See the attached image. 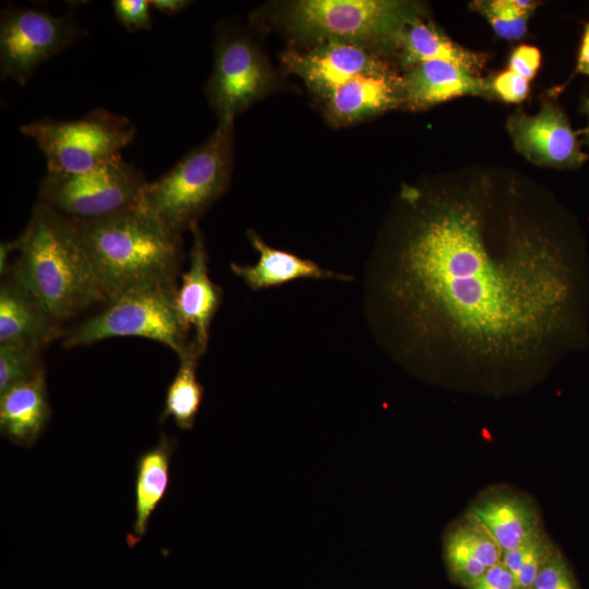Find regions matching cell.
<instances>
[{
	"label": "cell",
	"instance_id": "f546056e",
	"mask_svg": "<svg viewBox=\"0 0 589 589\" xmlns=\"http://www.w3.org/2000/svg\"><path fill=\"white\" fill-rule=\"evenodd\" d=\"M541 61L538 48L521 45L514 50L509 60V70L514 71L525 80H531L537 73Z\"/></svg>",
	"mask_w": 589,
	"mask_h": 589
},
{
	"label": "cell",
	"instance_id": "836d02e7",
	"mask_svg": "<svg viewBox=\"0 0 589 589\" xmlns=\"http://www.w3.org/2000/svg\"><path fill=\"white\" fill-rule=\"evenodd\" d=\"M577 70L582 74L589 75V23L585 26L577 60Z\"/></svg>",
	"mask_w": 589,
	"mask_h": 589
},
{
	"label": "cell",
	"instance_id": "d6986e66",
	"mask_svg": "<svg viewBox=\"0 0 589 589\" xmlns=\"http://www.w3.org/2000/svg\"><path fill=\"white\" fill-rule=\"evenodd\" d=\"M50 416L46 372L0 395V432L15 445L33 446Z\"/></svg>",
	"mask_w": 589,
	"mask_h": 589
},
{
	"label": "cell",
	"instance_id": "52a82bcc",
	"mask_svg": "<svg viewBox=\"0 0 589 589\" xmlns=\"http://www.w3.org/2000/svg\"><path fill=\"white\" fill-rule=\"evenodd\" d=\"M177 286L132 292L107 301L99 313L76 325L64 337L65 347L87 346L112 337L158 341L178 356L190 339L175 304Z\"/></svg>",
	"mask_w": 589,
	"mask_h": 589
},
{
	"label": "cell",
	"instance_id": "cb8c5ba5",
	"mask_svg": "<svg viewBox=\"0 0 589 589\" xmlns=\"http://www.w3.org/2000/svg\"><path fill=\"white\" fill-rule=\"evenodd\" d=\"M555 549L545 532L541 531L519 546L504 552L502 562L515 576L519 589H530Z\"/></svg>",
	"mask_w": 589,
	"mask_h": 589
},
{
	"label": "cell",
	"instance_id": "8fae6325",
	"mask_svg": "<svg viewBox=\"0 0 589 589\" xmlns=\"http://www.w3.org/2000/svg\"><path fill=\"white\" fill-rule=\"evenodd\" d=\"M281 62L286 71L299 76L318 99L356 76L392 72L381 52L338 40L289 48L281 55Z\"/></svg>",
	"mask_w": 589,
	"mask_h": 589
},
{
	"label": "cell",
	"instance_id": "3957f363",
	"mask_svg": "<svg viewBox=\"0 0 589 589\" xmlns=\"http://www.w3.org/2000/svg\"><path fill=\"white\" fill-rule=\"evenodd\" d=\"M17 242L9 275L58 321L107 302L76 221L37 203Z\"/></svg>",
	"mask_w": 589,
	"mask_h": 589
},
{
	"label": "cell",
	"instance_id": "4dcf8cb0",
	"mask_svg": "<svg viewBox=\"0 0 589 589\" xmlns=\"http://www.w3.org/2000/svg\"><path fill=\"white\" fill-rule=\"evenodd\" d=\"M469 589H519L512 572L501 561L489 568Z\"/></svg>",
	"mask_w": 589,
	"mask_h": 589
},
{
	"label": "cell",
	"instance_id": "4fadbf2b",
	"mask_svg": "<svg viewBox=\"0 0 589 589\" xmlns=\"http://www.w3.org/2000/svg\"><path fill=\"white\" fill-rule=\"evenodd\" d=\"M508 129L517 148L532 161L577 167L587 159L567 118L553 104H545L536 116L515 115Z\"/></svg>",
	"mask_w": 589,
	"mask_h": 589
},
{
	"label": "cell",
	"instance_id": "9c48e42d",
	"mask_svg": "<svg viewBox=\"0 0 589 589\" xmlns=\"http://www.w3.org/2000/svg\"><path fill=\"white\" fill-rule=\"evenodd\" d=\"M275 73L257 45L245 34L225 31L214 48L206 96L218 122L235 118L275 86Z\"/></svg>",
	"mask_w": 589,
	"mask_h": 589
},
{
	"label": "cell",
	"instance_id": "1f68e13d",
	"mask_svg": "<svg viewBox=\"0 0 589 589\" xmlns=\"http://www.w3.org/2000/svg\"><path fill=\"white\" fill-rule=\"evenodd\" d=\"M19 242L15 240H7L1 242L0 245V273L2 276H7L11 272V265L9 259L14 251H17Z\"/></svg>",
	"mask_w": 589,
	"mask_h": 589
},
{
	"label": "cell",
	"instance_id": "7a4b0ae2",
	"mask_svg": "<svg viewBox=\"0 0 589 589\" xmlns=\"http://www.w3.org/2000/svg\"><path fill=\"white\" fill-rule=\"evenodd\" d=\"M76 224L107 301L177 285L181 235L145 208L135 205Z\"/></svg>",
	"mask_w": 589,
	"mask_h": 589
},
{
	"label": "cell",
	"instance_id": "277c9868",
	"mask_svg": "<svg viewBox=\"0 0 589 589\" xmlns=\"http://www.w3.org/2000/svg\"><path fill=\"white\" fill-rule=\"evenodd\" d=\"M233 166V121L213 134L143 190L139 205L181 235L227 190Z\"/></svg>",
	"mask_w": 589,
	"mask_h": 589
},
{
	"label": "cell",
	"instance_id": "603a6c76",
	"mask_svg": "<svg viewBox=\"0 0 589 589\" xmlns=\"http://www.w3.org/2000/svg\"><path fill=\"white\" fill-rule=\"evenodd\" d=\"M202 356L190 342L178 356L180 364L167 388L160 422L172 419L181 430L194 426L204 396V387L196 373Z\"/></svg>",
	"mask_w": 589,
	"mask_h": 589
},
{
	"label": "cell",
	"instance_id": "f1b7e54d",
	"mask_svg": "<svg viewBox=\"0 0 589 589\" xmlns=\"http://www.w3.org/2000/svg\"><path fill=\"white\" fill-rule=\"evenodd\" d=\"M493 87L503 100L509 103L521 101L529 92L528 81L512 70L500 73L493 82Z\"/></svg>",
	"mask_w": 589,
	"mask_h": 589
},
{
	"label": "cell",
	"instance_id": "5b68a950",
	"mask_svg": "<svg viewBox=\"0 0 589 589\" xmlns=\"http://www.w3.org/2000/svg\"><path fill=\"white\" fill-rule=\"evenodd\" d=\"M416 8L388 0H298L287 2L279 20L301 45L325 40L351 43L375 51H394L396 38Z\"/></svg>",
	"mask_w": 589,
	"mask_h": 589
},
{
	"label": "cell",
	"instance_id": "e575fe53",
	"mask_svg": "<svg viewBox=\"0 0 589 589\" xmlns=\"http://www.w3.org/2000/svg\"><path fill=\"white\" fill-rule=\"evenodd\" d=\"M582 111L588 116V125L587 128L585 129L584 131V135H585V141L586 143L589 145V98L586 97L584 100H582V107H581Z\"/></svg>",
	"mask_w": 589,
	"mask_h": 589
},
{
	"label": "cell",
	"instance_id": "6da1fadb",
	"mask_svg": "<svg viewBox=\"0 0 589 589\" xmlns=\"http://www.w3.org/2000/svg\"><path fill=\"white\" fill-rule=\"evenodd\" d=\"M406 231L372 257L364 283L371 327L401 362L515 366L568 330L574 277L549 239L513 226L494 250L469 202L422 209Z\"/></svg>",
	"mask_w": 589,
	"mask_h": 589
},
{
	"label": "cell",
	"instance_id": "d4e9b609",
	"mask_svg": "<svg viewBox=\"0 0 589 589\" xmlns=\"http://www.w3.org/2000/svg\"><path fill=\"white\" fill-rule=\"evenodd\" d=\"M40 352L26 346H0V395L46 372Z\"/></svg>",
	"mask_w": 589,
	"mask_h": 589
},
{
	"label": "cell",
	"instance_id": "4316f807",
	"mask_svg": "<svg viewBox=\"0 0 589 589\" xmlns=\"http://www.w3.org/2000/svg\"><path fill=\"white\" fill-rule=\"evenodd\" d=\"M530 589H579L562 553L555 549Z\"/></svg>",
	"mask_w": 589,
	"mask_h": 589
},
{
	"label": "cell",
	"instance_id": "d6a6232c",
	"mask_svg": "<svg viewBox=\"0 0 589 589\" xmlns=\"http://www.w3.org/2000/svg\"><path fill=\"white\" fill-rule=\"evenodd\" d=\"M151 7L165 14H176L184 10L191 1L187 0H152Z\"/></svg>",
	"mask_w": 589,
	"mask_h": 589
},
{
	"label": "cell",
	"instance_id": "83f0119b",
	"mask_svg": "<svg viewBox=\"0 0 589 589\" xmlns=\"http://www.w3.org/2000/svg\"><path fill=\"white\" fill-rule=\"evenodd\" d=\"M117 20L129 31L151 29V3L146 0H116L112 2Z\"/></svg>",
	"mask_w": 589,
	"mask_h": 589
},
{
	"label": "cell",
	"instance_id": "2e32d148",
	"mask_svg": "<svg viewBox=\"0 0 589 589\" xmlns=\"http://www.w3.org/2000/svg\"><path fill=\"white\" fill-rule=\"evenodd\" d=\"M443 549L449 577L467 589L503 557L501 546L471 512L447 530Z\"/></svg>",
	"mask_w": 589,
	"mask_h": 589
},
{
	"label": "cell",
	"instance_id": "ffe728a7",
	"mask_svg": "<svg viewBox=\"0 0 589 589\" xmlns=\"http://www.w3.org/2000/svg\"><path fill=\"white\" fill-rule=\"evenodd\" d=\"M470 512L490 531L503 553L543 531L531 500L514 492L486 494L471 506Z\"/></svg>",
	"mask_w": 589,
	"mask_h": 589
},
{
	"label": "cell",
	"instance_id": "7402d4cb",
	"mask_svg": "<svg viewBox=\"0 0 589 589\" xmlns=\"http://www.w3.org/2000/svg\"><path fill=\"white\" fill-rule=\"evenodd\" d=\"M394 51L401 64L408 69L431 60L447 61L471 72L480 65L478 55L456 45L419 15L411 17L402 26Z\"/></svg>",
	"mask_w": 589,
	"mask_h": 589
},
{
	"label": "cell",
	"instance_id": "44dd1931",
	"mask_svg": "<svg viewBox=\"0 0 589 589\" xmlns=\"http://www.w3.org/2000/svg\"><path fill=\"white\" fill-rule=\"evenodd\" d=\"M177 446V437L163 432L158 442L144 450L135 461V518L128 536L131 546L145 536L151 516L169 491L171 458Z\"/></svg>",
	"mask_w": 589,
	"mask_h": 589
},
{
	"label": "cell",
	"instance_id": "8992f818",
	"mask_svg": "<svg viewBox=\"0 0 589 589\" xmlns=\"http://www.w3.org/2000/svg\"><path fill=\"white\" fill-rule=\"evenodd\" d=\"M21 132L44 153L48 172L83 173L120 158L136 130L127 117L97 108L77 120L39 119Z\"/></svg>",
	"mask_w": 589,
	"mask_h": 589
},
{
	"label": "cell",
	"instance_id": "9a60e30c",
	"mask_svg": "<svg viewBox=\"0 0 589 589\" xmlns=\"http://www.w3.org/2000/svg\"><path fill=\"white\" fill-rule=\"evenodd\" d=\"M63 334L62 322L11 275L0 286V346L43 349Z\"/></svg>",
	"mask_w": 589,
	"mask_h": 589
},
{
	"label": "cell",
	"instance_id": "e0dca14e",
	"mask_svg": "<svg viewBox=\"0 0 589 589\" xmlns=\"http://www.w3.org/2000/svg\"><path fill=\"white\" fill-rule=\"evenodd\" d=\"M252 248L259 253L254 265L230 264L231 272L252 290L277 287L297 279H334L351 281L353 277L325 269L312 260L273 248L253 230L247 231Z\"/></svg>",
	"mask_w": 589,
	"mask_h": 589
},
{
	"label": "cell",
	"instance_id": "ba28073f",
	"mask_svg": "<svg viewBox=\"0 0 589 589\" xmlns=\"http://www.w3.org/2000/svg\"><path fill=\"white\" fill-rule=\"evenodd\" d=\"M147 183L136 167L120 157L83 173L47 171L38 203L75 221H88L139 205Z\"/></svg>",
	"mask_w": 589,
	"mask_h": 589
},
{
	"label": "cell",
	"instance_id": "ac0fdd59",
	"mask_svg": "<svg viewBox=\"0 0 589 589\" xmlns=\"http://www.w3.org/2000/svg\"><path fill=\"white\" fill-rule=\"evenodd\" d=\"M404 101L411 109H423L461 95H480L485 82L454 63L431 60L416 64L401 76Z\"/></svg>",
	"mask_w": 589,
	"mask_h": 589
},
{
	"label": "cell",
	"instance_id": "5bb4252c",
	"mask_svg": "<svg viewBox=\"0 0 589 589\" xmlns=\"http://www.w3.org/2000/svg\"><path fill=\"white\" fill-rule=\"evenodd\" d=\"M318 100L329 123L353 124L401 104V77L393 72L362 74L337 85Z\"/></svg>",
	"mask_w": 589,
	"mask_h": 589
},
{
	"label": "cell",
	"instance_id": "484cf974",
	"mask_svg": "<svg viewBox=\"0 0 589 589\" xmlns=\"http://www.w3.org/2000/svg\"><path fill=\"white\" fill-rule=\"evenodd\" d=\"M534 4L522 0L480 2V9L495 33L506 39H518L526 33L527 17Z\"/></svg>",
	"mask_w": 589,
	"mask_h": 589
},
{
	"label": "cell",
	"instance_id": "7c38bea8",
	"mask_svg": "<svg viewBox=\"0 0 589 589\" xmlns=\"http://www.w3.org/2000/svg\"><path fill=\"white\" fill-rule=\"evenodd\" d=\"M192 245L189 268L181 274L175 304L180 323L190 344L204 354L209 340L211 325L223 301V289L208 274V253L197 224L190 228Z\"/></svg>",
	"mask_w": 589,
	"mask_h": 589
},
{
	"label": "cell",
	"instance_id": "30bf717a",
	"mask_svg": "<svg viewBox=\"0 0 589 589\" xmlns=\"http://www.w3.org/2000/svg\"><path fill=\"white\" fill-rule=\"evenodd\" d=\"M72 14L9 7L0 19V72L2 79L24 86L45 61L60 53L79 37Z\"/></svg>",
	"mask_w": 589,
	"mask_h": 589
}]
</instances>
